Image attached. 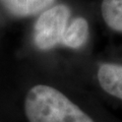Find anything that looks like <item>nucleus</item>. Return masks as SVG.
<instances>
[{
  "mask_svg": "<svg viewBox=\"0 0 122 122\" xmlns=\"http://www.w3.org/2000/svg\"><path fill=\"white\" fill-rule=\"evenodd\" d=\"M57 0H0V5L6 13L15 18L38 16Z\"/></svg>",
  "mask_w": 122,
  "mask_h": 122,
  "instance_id": "7ed1b4c3",
  "label": "nucleus"
},
{
  "mask_svg": "<svg viewBox=\"0 0 122 122\" xmlns=\"http://www.w3.org/2000/svg\"><path fill=\"white\" fill-rule=\"evenodd\" d=\"M100 10L106 25L122 34V0H102Z\"/></svg>",
  "mask_w": 122,
  "mask_h": 122,
  "instance_id": "423d86ee",
  "label": "nucleus"
},
{
  "mask_svg": "<svg viewBox=\"0 0 122 122\" xmlns=\"http://www.w3.org/2000/svg\"><path fill=\"white\" fill-rule=\"evenodd\" d=\"M98 81L106 93L122 100V64H102L98 70Z\"/></svg>",
  "mask_w": 122,
  "mask_h": 122,
  "instance_id": "20e7f679",
  "label": "nucleus"
},
{
  "mask_svg": "<svg viewBox=\"0 0 122 122\" xmlns=\"http://www.w3.org/2000/svg\"><path fill=\"white\" fill-rule=\"evenodd\" d=\"M90 38V24L86 17L72 16L68 25L64 47L69 49H81L86 44Z\"/></svg>",
  "mask_w": 122,
  "mask_h": 122,
  "instance_id": "39448f33",
  "label": "nucleus"
},
{
  "mask_svg": "<svg viewBox=\"0 0 122 122\" xmlns=\"http://www.w3.org/2000/svg\"><path fill=\"white\" fill-rule=\"evenodd\" d=\"M72 10L65 3H55L37 16L33 29V40L36 47L47 51L64 45Z\"/></svg>",
  "mask_w": 122,
  "mask_h": 122,
  "instance_id": "f03ea898",
  "label": "nucleus"
},
{
  "mask_svg": "<svg viewBox=\"0 0 122 122\" xmlns=\"http://www.w3.org/2000/svg\"><path fill=\"white\" fill-rule=\"evenodd\" d=\"M29 122H94L86 112L53 86L38 85L25 100Z\"/></svg>",
  "mask_w": 122,
  "mask_h": 122,
  "instance_id": "f257e3e1",
  "label": "nucleus"
}]
</instances>
